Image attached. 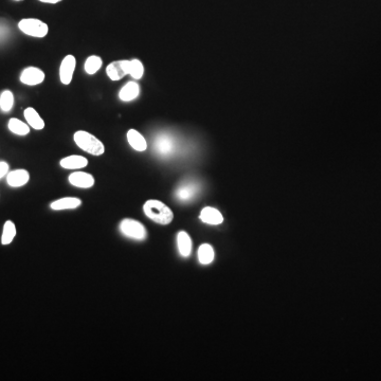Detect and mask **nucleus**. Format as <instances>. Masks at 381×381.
<instances>
[{
    "instance_id": "obj_1",
    "label": "nucleus",
    "mask_w": 381,
    "mask_h": 381,
    "mask_svg": "<svg viewBox=\"0 0 381 381\" xmlns=\"http://www.w3.org/2000/svg\"><path fill=\"white\" fill-rule=\"evenodd\" d=\"M143 212L147 219L158 225L167 226L174 220V213L169 206L157 199H148L143 204Z\"/></svg>"
},
{
    "instance_id": "obj_2",
    "label": "nucleus",
    "mask_w": 381,
    "mask_h": 381,
    "mask_svg": "<svg viewBox=\"0 0 381 381\" xmlns=\"http://www.w3.org/2000/svg\"><path fill=\"white\" fill-rule=\"evenodd\" d=\"M74 143L87 154L99 157L105 152L104 143L94 135L86 132V130H78L73 135Z\"/></svg>"
},
{
    "instance_id": "obj_3",
    "label": "nucleus",
    "mask_w": 381,
    "mask_h": 381,
    "mask_svg": "<svg viewBox=\"0 0 381 381\" xmlns=\"http://www.w3.org/2000/svg\"><path fill=\"white\" fill-rule=\"evenodd\" d=\"M18 29L24 34L35 38H43L49 33L48 25L37 18L21 19L18 23Z\"/></svg>"
},
{
    "instance_id": "obj_4",
    "label": "nucleus",
    "mask_w": 381,
    "mask_h": 381,
    "mask_svg": "<svg viewBox=\"0 0 381 381\" xmlns=\"http://www.w3.org/2000/svg\"><path fill=\"white\" fill-rule=\"evenodd\" d=\"M121 233L134 241H144L147 236L145 227L140 222L132 219H125L119 225Z\"/></svg>"
},
{
    "instance_id": "obj_5",
    "label": "nucleus",
    "mask_w": 381,
    "mask_h": 381,
    "mask_svg": "<svg viewBox=\"0 0 381 381\" xmlns=\"http://www.w3.org/2000/svg\"><path fill=\"white\" fill-rule=\"evenodd\" d=\"M129 60L114 61L106 67V74L114 82L121 81L126 75H129Z\"/></svg>"
},
{
    "instance_id": "obj_6",
    "label": "nucleus",
    "mask_w": 381,
    "mask_h": 381,
    "mask_svg": "<svg viewBox=\"0 0 381 381\" xmlns=\"http://www.w3.org/2000/svg\"><path fill=\"white\" fill-rule=\"evenodd\" d=\"M76 68V59L72 54L65 57L60 65V81L63 85H70L73 80V74Z\"/></svg>"
},
{
    "instance_id": "obj_7",
    "label": "nucleus",
    "mask_w": 381,
    "mask_h": 381,
    "mask_svg": "<svg viewBox=\"0 0 381 381\" xmlns=\"http://www.w3.org/2000/svg\"><path fill=\"white\" fill-rule=\"evenodd\" d=\"M46 79L45 72L37 67L25 68L20 74V82L27 86H37Z\"/></svg>"
},
{
    "instance_id": "obj_8",
    "label": "nucleus",
    "mask_w": 381,
    "mask_h": 381,
    "mask_svg": "<svg viewBox=\"0 0 381 381\" xmlns=\"http://www.w3.org/2000/svg\"><path fill=\"white\" fill-rule=\"evenodd\" d=\"M68 181L71 184V186L79 188V189H90L94 186V177L89 173L86 172H81V171H75L71 173Z\"/></svg>"
},
{
    "instance_id": "obj_9",
    "label": "nucleus",
    "mask_w": 381,
    "mask_h": 381,
    "mask_svg": "<svg viewBox=\"0 0 381 381\" xmlns=\"http://www.w3.org/2000/svg\"><path fill=\"white\" fill-rule=\"evenodd\" d=\"M140 91V85L135 81H129L120 89L118 95L120 101L128 103L138 99Z\"/></svg>"
},
{
    "instance_id": "obj_10",
    "label": "nucleus",
    "mask_w": 381,
    "mask_h": 381,
    "mask_svg": "<svg viewBox=\"0 0 381 381\" xmlns=\"http://www.w3.org/2000/svg\"><path fill=\"white\" fill-rule=\"evenodd\" d=\"M126 139L129 146L132 147L134 150L139 151V152H143L147 149V142L143 135L140 132H138L135 128H130L127 134H126Z\"/></svg>"
},
{
    "instance_id": "obj_11",
    "label": "nucleus",
    "mask_w": 381,
    "mask_h": 381,
    "mask_svg": "<svg viewBox=\"0 0 381 381\" xmlns=\"http://www.w3.org/2000/svg\"><path fill=\"white\" fill-rule=\"evenodd\" d=\"M30 180V174L28 171L19 169L9 172L7 175V183L11 188L24 187Z\"/></svg>"
},
{
    "instance_id": "obj_12",
    "label": "nucleus",
    "mask_w": 381,
    "mask_h": 381,
    "mask_svg": "<svg viewBox=\"0 0 381 381\" xmlns=\"http://www.w3.org/2000/svg\"><path fill=\"white\" fill-rule=\"evenodd\" d=\"M60 166L65 170L79 171L88 166V159L80 155H71L60 161Z\"/></svg>"
},
{
    "instance_id": "obj_13",
    "label": "nucleus",
    "mask_w": 381,
    "mask_h": 381,
    "mask_svg": "<svg viewBox=\"0 0 381 381\" xmlns=\"http://www.w3.org/2000/svg\"><path fill=\"white\" fill-rule=\"evenodd\" d=\"M199 220L204 224L217 226L224 222V217L217 209L212 208V206H205L200 212Z\"/></svg>"
},
{
    "instance_id": "obj_14",
    "label": "nucleus",
    "mask_w": 381,
    "mask_h": 381,
    "mask_svg": "<svg viewBox=\"0 0 381 381\" xmlns=\"http://www.w3.org/2000/svg\"><path fill=\"white\" fill-rule=\"evenodd\" d=\"M82 204V200L78 197H63L51 202L50 208L54 211L74 210Z\"/></svg>"
},
{
    "instance_id": "obj_15",
    "label": "nucleus",
    "mask_w": 381,
    "mask_h": 381,
    "mask_svg": "<svg viewBox=\"0 0 381 381\" xmlns=\"http://www.w3.org/2000/svg\"><path fill=\"white\" fill-rule=\"evenodd\" d=\"M24 117L31 128H33L35 130H41L45 128V121H43L42 118L36 112L35 108L33 107L26 108L24 112Z\"/></svg>"
},
{
    "instance_id": "obj_16",
    "label": "nucleus",
    "mask_w": 381,
    "mask_h": 381,
    "mask_svg": "<svg viewBox=\"0 0 381 381\" xmlns=\"http://www.w3.org/2000/svg\"><path fill=\"white\" fill-rule=\"evenodd\" d=\"M178 251L181 256L189 257L192 252V239L186 231H180L177 234Z\"/></svg>"
},
{
    "instance_id": "obj_17",
    "label": "nucleus",
    "mask_w": 381,
    "mask_h": 381,
    "mask_svg": "<svg viewBox=\"0 0 381 381\" xmlns=\"http://www.w3.org/2000/svg\"><path fill=\"white\" fill-rule=\"evenodd\" d=\"M8 128L11 133L17 136H27L30 133V126L28 123H25L19 119L12 118L9 120Z\"/></svg>"
},
{
    "instance_id": "obj_18",
    "label": "nucleus",
    "mask_w": 381,
    "mask_h": 381,
    "mask_svg": "<svg viewBox=\"0 0 381 381\" xmlns=\"http://www.w3.org/2000/svg\"><path fill=\"white\" fill-rule=\"evenodd\" d=\"M103 66V60L97 57V56H90L86 59L85 64H84V70L87 74L93 75L96 72H99V70Z\"/></svg>"
},
{
    "instance_id": "obj_19",
    "label": "nucleus",
    "mask_w": 381,
    "mask_h": 381,
    "mask_svg": "<svg viewBox=\"0 0 381 381\" xmlns=\"http://www.w3.org/2000/svg\"><path fill=\"white\" fill-rule=\"evenodd\" d=\"M198 260L201 265H209L214 260V249L209 244H202L198 249Z\"/></svg>"
},
{
    "instance_id": "obj_20",
    "label": "nucleus",
    "mask_w": 381,
    "mask_h": 381,
    "mask_svg": "<svg viewBox=\"0 0 381 381\" xmlns=\"http://www.w3.org/2000/svg\"><path fill=\"white\" fill-rule=\"evenodd\" d=\"M16 236V227L15 224L11 221H8L4 225V230L2 235V244L4 246L10 245L13 242V239Z\"/></svg>"
},
{
    "instance_id": "obj_21",
    "label": "nucleus",
    "mask_w": 381,
    "mask_h": 381,
    "mask_svg": "<svg viewBox=\"0 0 381 381\" xmlns=\"http://www.w3.org/2000/svg\"><path fill=\"white\" fill-rule=\"evenodd\" d=\"M14 106V94L12 91L5 90L0 94V110L4 113L12 111Z\"/></svg>"
},
{
    "instance_id": "obj_22",
    "label": "nucleus",
    "mask_w": 381,
    "mask_h": 381,
    "mask_svg": "<svg viewBox=\"0 0 381 381\" xmlns=\"http://www.w3.org/2000/svg\"><path fill=\"white\" fill-rule=\"evenodd\" d=\"M129 61V75L132 76L133 79H135V81L142 79V76L144 75V66L142 62L138 59H133Z\"/></svg>"
},
{
    "instance_id": "obj_23",
    "label": "nucleus",
    "mask_w": 381,
    "mask_h": 381,
    "mask_svg": "<svg viewBox=\"0 0 381 381\" xmlns=\"http://www.w3.org/2000/svg\"><path fill=\"white\" fill-rule=\"evenodd\" d=\"M194 188H192V187H183L182 189H180L179 190V192H178V194H179V197L181 198V200H188L189 198H191L192 197V196L194 195V190H193Z\"/></svg>"
},
{
    "instance_id": "obj_24",
    "label": "nucleus",
    "mask_w": 381,
    "mask_h": 381,
    "mask_svg": "<svg viewBox=\"0 0 381 381\" xmlns=\"http://www.w3.org/2000/svg\"><path fill=\"white\" fill-rule=\"evenodd\" d=\"M9 165L5 161H0V179L8 175Z\"/></svg>"
},
{
    "instance_id": "obj_25",
    "label": "nucleus",
    "mask_w": 381,
    "mask_h": 381,
    "mask_svg": "<svg viewBox=\"0 0 381 381\" xmlns=\"http://www.w3.org/2000/svg\"><path fill=\"white\" fill-rule=\"evenodd\" d=\"M38 2L42 3V4H49V5H56V4H59L61 2H63V0H38Z\"/></svg>"
},
{
    "instance_id": "obj_26",
    "label": "nucleus",
    "mask_w": 381,
    "mask_h": 381,
    "mask_svg": "<svg viewBox=\"0 0 381 381\" xmlns=\"http://www.w3.org/2000/svg\"><path fill=\"white\" fill-rule=\"evenodd\" d=\"M14 2H23V0H14Z\"/></svg>"
}]
</instances>
